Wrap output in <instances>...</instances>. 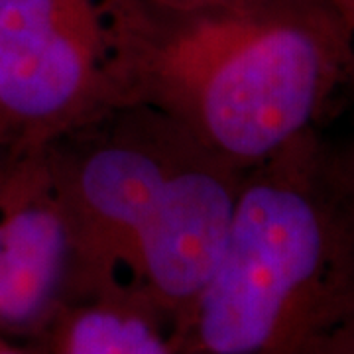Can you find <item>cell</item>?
Instances as JSON below:
<instances>
[{
	"mask_svg": "<svg viewBox=\"0 0 354 354\" xmlns=\"http://www.w3.org/2000/svg\"><path fill=\"white\" fill-rule=\"evenodd\" d=\"M134 2L150 6V8H160V10H205V8L268 2V0H134Z\"/></svg>",
	"mask_w": 354,
	"mask_h": 354,
	"instance_id": "ba28073f",
	"label": "cell"
},
{
	"mask_svg": "<svg viewBox=\"0 0 354 354\" xmlns=\"http://www.w3.org/2000/svg\"><path fill=\"white\" fill-rule=\"evenodd\" d=\"M122 101L150 106L248 169L313 132L353 81L354 36L329 0L160 10L109 0Z\"/></svg>",
	"mask_w": 354,
	"mask_h": 354,
	"instance_id": "6da1fadb",
	"label": "cell"
},
{
	"mask_svg": "<svg viewBox=\"0 0 354 354\" xmlns=\"http://www.w3.org/2000/svg\"><path fill=\"white\" fill-rule=\"evenodd\" d=\"M242 171L193 138L177 158L130 270L158 304L191 313L225 252Z\"/></svg>",
	"mask_w": 354,
	"mask_h": 354,
	"instance_id": "5b68a950",
	"label": "cell"
},
{
	"mask_svg": "<svg viewBox=\"0 0 354 354\" xmlns=\"http://www.w3.org/2000/svg\"><path fill=\"white\" fill-rule=\"evenodd\" d=\"M75 260V228L48 146L0 150V337L50 323Z\"/></svg>",
	"mask_w": 354,
	"mask_h": 354,
	"instance_id": "277c9868",
	"label": "cell"
},
{
	"mask_svg": "<svg viewBox=\"0 0 354 354\" xmlns=\"http://www.w3.org/2000/svg\"><path fill=\"white\" fill-rule=\"evenodd\" d=\"M0 354H32L8 337H0Z\"/></svg>",
	"mask_w": 354,
	"mask_h": 354,
	"instance_id": "30bf717a",
	"label": "cell"
},
{
	"mask_svg": "<svg viewBox=\"0 0 354 354\" xmlns=\"http://www.w3.org/2000/svg\"><path fill=\"white\" fill-rule=\"evenodd\" d=\"M353 305V191L339 152L313 130L242 171L191 327L207 354H293Z\"/></svg>",
	"mask_w": 354,
	"mask_h": 354,
	"instance_id": "7a4b0ae2",
	"label": "cell"
},
{
	"mask_svg": "<svg viewBox=\"0 0 354 354\" xmlns=\"http://www.w3.org/2000/svg\"><path fill=\"white\" fill-rule=\"evenodd\" d=\"M293 354H354V305L317 330Z\"/></svg>",
	"mask_w": 354,
	"mask_h": 354,
	"instance_id": "52a82bcc",
	"label": "cell"
},
{
	"mask_svg": "<svg viewBox=\"0 0 354 354\" xmlns=\"http://www.w3.org/2000/svg\"><path fill=\"white\" fill-rule=\"evenodd\" d=\"M120 101L109 0H0V150L48 144Z\"/></svg>",
	"mask_w": 354,
	"mask_h": 354,
	"instance_id": "3957f363",
	"label": "cell"
},
{
	"mask_svg": "<svg viewBox=\"0 0 354 354\" xmlns=\"http://www.w3.org/2000/svg\"><path fill=\"white\" fill-rule=\"evenodd\" d=\"M353 79H354V71H353Z\"/></svg>",
	"mask_w": 354,
	"mask_h": 354,
	"instance_id": "8fae6325",
	"label": "cell"
},
{
	"mask_svg": "<svg viewBox=\"0 0 354 354\" xmlns=\"http://www.w3.org/2000/svg\"><path fill=\"white\" fill-rule=\"evenodd\" d=\"M55 354H169V348L138 309L99 301L57 317Z\"/></svg>",
	"mask_w": 354,
	"mask_h": 354,
	"instance_id": "8992f818",
	"label": "cell"
},
{
	"mask_svg": "<svg viewBox=\"0 0 354 354\" xmlns=\"http://www.w3.org/2000/svg\"><path fill=\"white\" fill-rule=\"evenodd\" d=\"M337 152H339V150H337ZM339 158H341L342 169H344V176L348 179V185H351L354 199V144L353 148H348V150H344V152H339Z\"/></svg>",
	"mask_w": 354,
	"mask_h": 354,
	"instance_id": "9c48e42d",
	"label": "cell"
}]
</instances>
